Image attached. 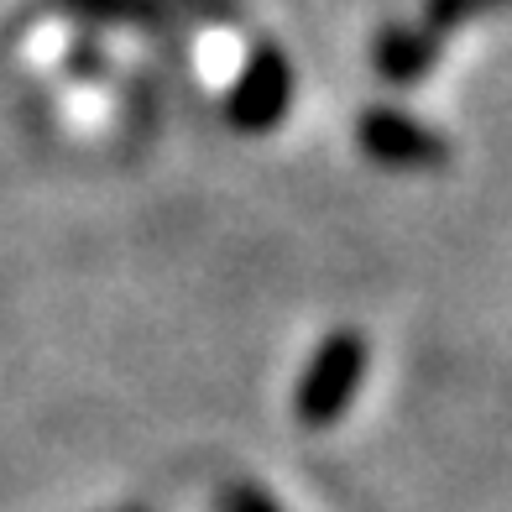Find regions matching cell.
Here are the masks:
<instances>
[{"instance_id": "obj_1", "label": "cell", "mask_w": 512, "mask_h": 512, "mask_svg": "<svg viewBox=\"0 0 512 512\" xmlns=\"http://www.w3.org/2000/svg\"><path fill=\"white\" fill-rule=\"evenodd\" d=\"M361 371H366V345L356 335L324 340V351L314 356L304 387H298V418H309V424L340 418V408L351 403L356 387H361Z\"/></svg>"}, {"instance_id": "obj_2", "label": "cell", "mask_w": 512, "mask_h": 512, "mask_svg": "<svg viewBox=\"0 0 512 512\" xmlns=\"http://www.w3.org/2000/svg\"><path fill=\"white\" fill-rule=\"evenodd\" d=\"M361 147L387 168H434V162H445V136H434L403 110H366Z\"/></svg>"}, {"instance_id": "obj_3", "label": "cell", "mask_w": 512, "mask_h": 512, "mask_svg": "<svg viewBox=\"0 0 512 512\" xmlns=\"http://www.w3.org/2000/svg\"><path fill=\"white\" fill-rule=\"evenodd\" d=\"M283 105H288V68H283V58H277V53H267V58L251 63V74L241 84L236 121L241 126H272L277 115H283Z\"/></svg>"}, {"instance_id": "obj_4", "label": "cell", "mask_w": 512, "mask_h": 512, "mask_svg": "<svg viewBox=\"0 0 512 512\" xmlns=\"http://www.w3.org/2000/svg\"><path fill=\"white\" fill-rule=\"evenodd\" d=\"M429 63H434V37H429V32H408V27L382 32V42H377V68H382L387 79L413 84Z\"/></svg>"}, {"instance_id": "obj_5", "label": "cell", "mask_w": 512, "mask_h": 512, "mask_svg": "<svg viewBox=\"0 0 512 512\" xmlns=\"http://www.w3.org/2000/svg\"><path fill=\"white\" fill-rule=\"evenodd\" d=\"M512 0H429V27H460L471 16H486V11H507Z\"/></svg>"}, {"instance_id": "obj_6", "label": "cell", "mask_w": 512, "mask_h": 512, "mask_svg": "<svg viewBox=\"0 0 512 512\" xmlns=\"http://www.w3.org/2000/svg\"><path fill=\"white\" fill-rule=\"evenodd\" d=\"M230 512H277V507L262 502L256 492H246V486H236V492H230Z\"/></svg>"}]
</instances>
